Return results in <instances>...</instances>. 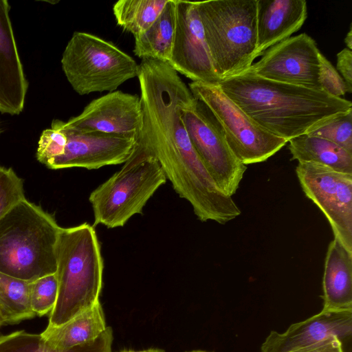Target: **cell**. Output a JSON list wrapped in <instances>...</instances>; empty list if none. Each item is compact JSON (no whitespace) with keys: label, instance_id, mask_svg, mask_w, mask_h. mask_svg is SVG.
<instances>
[{"label":"cell","instance_id":"20","mask_svg":"<svg viewBox=\"0 0 352 352\" xmlns=\"http://www.w3.org/2000/svg\"><path fill=\"white\" fill-rule=\"evenodd\" d=\"M287 142L292 160L317 163L338 172L352 174V153L332 142L305 134Z\"/></svg>","mask_w":352,"mask_h":352},{"label":"cell","instance_id":"26","mask_svg":"<svg viewBox=\"0 0 352 352\" xmlns=\"http://www.w3.org/2000/svg\"><path fill=\"white\" fill-rule=\"evenodd\" d=\"M25 199L23 179L12 168L0 165V220Z\"/></svg>","mask_w":352,"mask_h":352},{"label":"cell","instance_id":"10","mask_svg":"<svg viewBox=\"0 0 352 352\" xmlns=\"http://www.w3.org/2000/svg\"><path fill=\"white\" fill-rule=\"evenodd\" d=\"M320 53L316 41L302 33L266 50L248 70L268 80L321 90Z\"/></svg>","mask_w":352,"mask_h":352},{"label":"cell","instance_id":"5","mask_svg":"<svg viewBox=\"0 0 352 352\" xmlns=\"http://www.w3.org/2000/svg\"><path fill=\"white\" fill-rule=\"evenodd\" d=\"M166 177L155 157L137 141L122 167L94 190L89 197L94 225L122 227L144 206Z\"/></svg>","mask_w":352,"mask_h":352},{"label":"cell","instance_id":"11","mask_svg":"<svg viewBox=\"0 0 352 352\" xmlns=\"http://www.w3.org/2000/svg\"><path fill=\"white\" fill-rule=\"evenodd\" d=\"M168 64L192 82L210 85L221 82L213 67L197 1L176 0L175 36Z\"/></svg>","mask_w":352,"mask_h":352},{"label":"cell","instance_id":"21","mask_svg":"<svg viewBox=\"0 0 352 352\" xmlns=\"http://www.w3.org/2000/svg\"><path fill=\"white\" fill-rule=\"evenodd\" d=\"M113 330L106 329L94 341L66 350L50 347L40 334L23 330L0 336V352H111Z\"/></svg>","mask_w":352,"mask_h":352},{"label":"cell","instance_id":"30","mask_svg":"<svg viewBox=\"0 0 352 352\" xmlns=\"http://www.w3.org/2000/svg\"><path fill=\"white\" fill-rule=\"evenodd\" d=\"M295 352H344L343 344L336 338L332 337L309 347Z\"/></svg>","mask_w":352,"mask_h":352},{"label":"cell","instance_id":"4","mask_svg":"<svg viewBox=\"0 0 352 352\" xmlns=\"http://www.w3.org/2000/svg\"><path fill=\"white\" fill-rule=\"evenodd\" d=\"M257 0L197 1L215 73L223 81L248 70L257 53Z\"/></svg>","mask_w":352,"mask_h":352},{"label":"cell","instance_id":"28","mask_svg":"<svg viewBox=\"0 0 352 352\" xmlns=\"http://www.w3.org/2000/svg\"><path fill=\"white\" fill-rule=\"evenodd\" d=\"M319 84L320 89L337 98L349 93L347 86L332 63L320 54Z\"/></svg>","mask_w":352,"mask_h":352},{"label":"cell","instance_id":"25","mask_svg":"<svg viewBox=\"0 0 352 352\" xmlns=\"http://www.w3.org/2000/svg\"><path fill=\"white\" fill-rule=\"evenodd\" d=\"M58 280L56 273L43 276L30 285V305L37 316L50 314L58 296Z\"/></svg>","mask_w":352,"mask_h":352},{"label":"cell","instance_id":"2","mask_svg":"<svg viewBox=\"0 0 352 352\" xmlns=\"http://www.w3.org/2000/svg\"><path fill=\"white\" fill-rule=\"evenodd\" d=\"M58 296L46 328H56L99 301L103 259L93 226L62 228L56 248Z\"/></svg>","mask_w":352,"mask_h":352},{"label":"cell","instance_id":"6","mask_svg":"<svg viewBox=\"0 0 352 352\" xmlns=\"http://www.w3.org/2000/svg\"><path fill=\"white\" fill-rule=\"evenodd\" d=\"M63 71L79 95L114 91L138 77L139 65L113 43L94 34L74 32L63 53Z\"/></svg>","mask_w":352,"mask_h":352},{"label":"cell","instance_id":"22","mask_svg":"<svg viewBox=\"0 0 352 352\" xmlns=\"http://www.w3.org/2000/svg\"><path fill=\"white\" fill-rule=\"evenodd\" d=\"M30 285L31 282L0 272V314L4 324L36 316L30 305Z\"/></svg>","mask_w":352,"mask_h":352},{"label":"cell","instance_id":"15","mask_svg":"<svg viewBox=\"0 0 352 352\" xmlns=\"http://www.w3.org/2000/svg\"><path fill=\"white\" fill-rule=\"evenodd\" d=\"M10 10L8 1L0 0V112L14 116L23 109L28 82L19 58Z\"/></svg>","mask_w":352,"mask_h":352},{"label":"cell","instance_id":"33","mask_svg":"<svg viewBox=\"0 0 352 352\" xmlns=\"http://www.w3.org/2000/svg\"><path fill=\"white\" fill-rule=\"evenodd\" d=\"M185 352H208V351H201V350H193V351H185Z\"/></svg>","mask_w":352,"mask_h":352},{"label":"cell","instance_id":"23","mask_svg":"<svg viewBox=\"0 0 352 352\" xmlns=\"http://www.w3.org/2000/svg\"><path fill=\"white\" fill-rule=\"evenodd\" d=\"M168 0H120L113 6L117 24L134 37L157 19Z\"/></svg>","mask_w":352,"mask_h":352},{"label":"cell","instance_id":"32","mask_svg":"<svg viewBox=\"0 0 352 352\" xmlns=\"http://www.w3.org/2000/svg\"><path fill=\"white\" fill-rule=\"evenodd\" d=\"M122 352H165V351L162 349L150 348V349L142 350V351H122Z\"/></svg>","mask_w":352,"mask_h":352},{"label":"cell","instance_id":"7","mask_svg":"<svg viewBox=\"0 0 352 352\" xmlns=\"http://www.w3.org/2000/svg\"><path fill=\"white\" fill-rule=\"evenodd\" d=\"M188 88L218 121L229 146L244 165L266 161L287 142L257 124L219 85L192 82Z\"/></svg>","mask_w":352,"mask_h":352},{"label":"cell","instance_id":"29","mask_svg":"<svg viewBox=\"0 0 352 352\" xmlns=\"http://www.w3.org/2000/svg\"><path fill=\"white\" fill-rule=\"evenodd\" d=\"M336 70L344 80L349 93L352 91V51L344 48L337 54Z\"/></svg>","mask_w":352,"mask_h":352},{"label":"cell","instance_id":"34","mask_svg":"<svg viewBox=\"0 0 352 352\" xmlns=\"http://www.w3.org/2000/svg\"><path fill=\"white\" fill-rule=\"evenodd\" d=\"M2 325H4V322H3V320L2 319V317L0 314V327L2 326Z\"/></svg>","mask_w":352,"mask_h":352},{"label":"cell","instance_id":"14","mask_svg":"<svg viewBox=\"0 0 352 352\" xmlns=\"http://www.w3.org/2000/svg\"><path fill=\"white\" fill-rule=\"evenodd\" d=\"M352 334V309L322 311L304 321L291 324L284 333L271 331L261 352H295L332 337L343 344Z\"/></svg>","mask_w":352,"mask_h":352},{"label":"cell","instance_id":"24","mask_svg":"<svg viewBox=\"0 0 352 352\" xmlns=\"http://www.w3.org/2000/svg\"><path fill=\"white\" fill-rule=\"evenodd\" d=\"M308 135L326 139L352 153V109L329 119Z\"/></svg>","mask_w":352,"mask_h":352},{"label":"cell","instance_id":"3","mask_svg":"<svg viewBox=\"0 0 352 352\" xmlns=\"http://www.w3.org/2000/svg\"><path fill=\"white\" fill-rule=\"evenodd\" d=\"M61 227L26 198L0 220V272L33 282L56 273Z\"/></svg>","mask_w":352,"mask_h":352},{"label":"cell","instance_id":"8","mask_svg":"<svg viewBox=\"0 0 352 352\" xmlns=\"http://www.w3.org/2000/svg\"><path fill=\"white\" fill-rule=\"evenodd\" d=\"M191 144L218 187L232 197L247 170L234 154L218 121L195 97L181 110Z\"/></svg>","mask_w":352,"mask_h":352},{"label":"cell","instance_id":"35","mask_svg":"<svg viewBox=\"0 0 352 352\" xmlns=\"http://www.w3.org/2000/svg\"><path fill=\"white\" fill-rule=\"evenodd\" d=\"M1 132H2V129H1V128L0 126V134H1Z\"/></svg>","mask_w":352,"mask_h":352},{"label":"cell","instance_id":"12","mask_svg":"<svg viewBox=\"0 0 352 352\" xmlns=\"http://www.w3.org/2000/svg\"><path fill=\"white\" fill-rule=\"evenodd\" d=\"M52 127L61 130L67 138L63 154L47 166L54 170L74 167L92 170L120 164L129 158L137 143L138 138L134 136L65 129L59 120H53Z\"/></svg>","mask_w":352,"mask_h":352},{"label":"cell","instance_id":"16","mask_svg":"<svg viewBox=\"0 0 352 352\" xmlns=\"http://www.w3.org/2000/svg\"><path fill=\"white\" fill-rule=\"evenodd\" d=\"M307 17L305 0H257L258 55L299 30Z\"/></svg>","mask_w":352,"mask_h":352},{"label":"cell","instance_id":"31","mask_svg":"<svg viewBox=\"0 0 352 352\" xmlns=\"http://www.w3.org/2000/svg\"><path fill=\"white\" fill-rule=\"evenodd\" d=\"M344 43L346 45V48L349 50H352V28L351 25H350V28L349 32H347L345 38H344Z\"/></svg>","mask_w":352,"mask_h":352},{"label":"cell","instance_id":"18","mask_svg":"<svg viewBox=\"0 0 352 352\" xmlns=\"http://www.w3.org/2000/svg\"><path fill=\"white\" fill-rule=\"evenodd\" d=\"M100 301L60 327L46 328L41 333L45 343L56 350H66L95 340L107 328Z\"/></svg>","mask_w":352,"mask_h":352},{"label":"cell","instance_id":"13","mask_svg":"<svg viewBox=\"0 0 352 352\" xmlns=\"http://www.w3.org/2000/svg\"><path fill=\"white\" fill-rule=\"evenodd\" d=\"M142 107L137 94L114 91L91 101L82 113L67 122L63 128L80 132L138 136L142 126Z\"/></svg>","mask_w":352,"mask_h":352},{"label":"cell","instance_id":"27","mask_svg":"<svg viewBox=\"0 0 352 352\" xmlns=\"http://www.w3.org/2000/svg\"><path fill=\"white\" fill-rule=\"evenodd\" d=\"M66 144V135L61 130L54 127L44 130L38 142L37 160L47 166L51 160L63 154Z\"/></svg>","mask_w":352,"mask_h":352},{"label":"cell","instance_id":"19","mask_svg":"<svg viewBox=\"0 0 352 352\" xmlns=\"http://www.w3.org/2000/svg\"><path fill=\"white\" fill-rule=\"evenodd\" d=\"M176 21V0H168L161 14L144 32L135 36L133 52L143 59L168 63L173 47Z\"/></svg>","mask_w":352,"mask_h":352},{"label":"cell","instance_id":"17","mask_svg":"<svg viewBox=\"0 0 352 352\" xmlns=\"http://www.w3.org/2000/svg\"><path fill=\"white\" fill-rule=\"evenodd\" d=\"M322 292V309H352V252L336 238L327 248Z\"/></svg>","mask_w":352,"mask_h":352},{"label":"cell","instance_id":"9","mask_svg":"<svg viewBox=\"0 0 352 352\" xmlns=\"http://www.w3.org/2000/svg\"><path fill=\"white\" fill-rule=\"evenodd\" d=\"M300 185L325 215L334 238L352 252V174L314 162H298Z\"/></svg>","mask_w":352,"mask_h":352},{"label":"cell","instance_id":"1","mask_svg":"<svg viewBox=\"0 0 352 352\" xmlns=\"http://www.w3.org/2000/svg\"><path fill=\"white\" fill-rule=\"evenodd\" d=\"M219 86L257 124L287 142L352 109L351 102L342 98L268 80L250 70L221 81Z\"/></svg>","mask_w":352,"mask_h":352}]
</instances>
